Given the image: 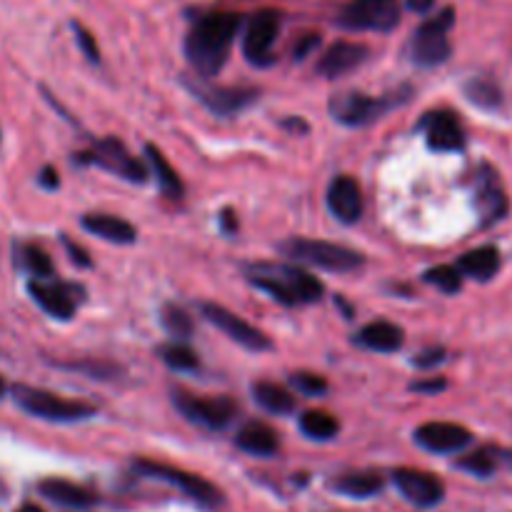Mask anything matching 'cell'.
<instances>
[{
    "instance_id": "1",
    "label": "cell",
    "mask_w": 512,
    "mask_h": 512,
    "mask_svg": "<svg viewBox=\"0 0 512 512\" xmlns=\"http://www.w3.org/2000/svg\"><path fill=\"white\" fill-rule=\"evenodd\" d=\"M243 18L238 13H205L185 35V58L200 78H213L228 63Z\"/></svg>"
},
{
    "instance_id": "2",
    "label": "cell",
    "mask_w": 512,
    "mask_h": 512,
    "mask_svg": "<svg viewBox=\"0 0 512 512\" xmlns=\"http://www.w3.org/2000/svg\"><path fill=\"white\" fill-rule=\"evenodd\" d=\"M250 283L268 293L283 305H305L318 303L325 288L308 270L293 268V265H255L250 268Z\"/></svg>"
},
{
    "instance_id": "3",
    "label": "cell",
    "mask_w": 512,
    "mask_h": 512,
    "mask_svg": "<svg viewBox=\"0 0 512 512\" xmlns=\"http://www.w3.org/2000/svg\"><path fill=\"white\" fill-rule=\"evenodd\" d=\"M10 395L23 413L40 420H50V423H78V420H88L95 415V405L83 403V400L60 398L48 390L30 388V385H13Z\"/></svg>"
},
{
    "instance_id": "4",
    "label": "cell",
    "mask_w": 512,
    "mask_h": 512,
    "mask_svg": "<svg viewBox=\"0 0 512 512\" xmlns=\"http://www.w3.org/2000/svg\"><path fill=\"white\" fill-rule=\"evenodd\" d=\"M288 258L298 260V263L318 265L323 270H335V273H353V270L363 268L365 258L363 253L345 245L328 243V240H308V238H293L285 240L280 245Z\"/></svg>"
},
{
    "instance_id": "5",
    "label": "cell",
    "mask_w": 512,
    "mask_h": 512,
    "mask_svg": "<svg viewBox=\"0 0 512 512\" xmlns=\"http://www.w3.org/2000/svg\"><path fill=\"white\" fill-rule=\"evenodd\" d=\"M455 23V10L445 8L435 18L425 20L410 38V58L423 68H435L450 58L448 33Z\"/></svg>"
},
{
    "instance_id": "6",
    "label": "cell",
    "mask_w": 512,
    "mask_h": 512,
    "mask_svg": "<svg viewBox=\"0 0 512 512\" xmlns=\"http://www.w3.org/2000/svg\"><path fill=\"white\" fill-rule=\"evenodd\" d=\"M75 163L98 165V168L108 170V173L118 175V178L130 180V183H143L148 178V168L135 155H130L128 148L118 138L95 140L93 148L75 155Z\"/></svg>"
},
{
    "instance_id": "7",
    "label": "cell",
    "mask_w": 512,
    "mask_h": 512,
    "mask_svg": "<svg viewBox=\"0 0 512 512\" xmlns=\"http://www.w3.org/2000/svg\"><path fill=\"white\" fill-rule=\"evenodd\" d=\"M338 25L348 30H378L388 33L400 23L398 0H350L340 8Z\"/></svg>"
},
{
    "instance_id": "8",
    "label": "cell",
    "mask_w": 512,
    "mask_h": 512,
    "mask_svg": "<svg viewBox=\"0 0 512 512\" xmlns=\"http://www.w3.org/2000/svg\"><path fill=\"white\" fill-rule=\"evenodd\" d=\"M173 405L185 420L205 430H223L235 418V403L230 398H200L188 390H173Z\"/></svg>"
},
{
    "instance_id": "9",
    "label": "cell",
    "mask_w": 512,
    "mask_h": 512,
    "mask_svg": "<svg viewBox=\"0 0 512 512\" xmlns=\"http://www.w3.org/2000/svg\"><path fill=\"white\" fill-rule=\"evenodd\" d=\"M28 295L40 310L55 320H70L83 300V288L53 278H33L28 283Z\"/></svg>"
},
{
    "instance_id": "10",
    "label": "cell",
    "mask_w": 512,
    "mask_h": 512,
    "mask_svg": "<svg viewBox=\"0 0 512 512\" xmlns=\"http://www.w3.org/2000/svg\"><path fill=\"white\" fill-rule=\"evenodd\" d=\"M280 35V13L278 10H258L248 20L243 30V53L258 68H265L275 60L273 45Z\"/></svg>"
},
{
    "instance_id": "11",
    "label": "cell",
    "mask_w": 512,
    "mask_h": 512,
    "mask_svg": "<svg viewBox=\"0 0 512 512\" xmlns=\"http://www.w3.org/2000/svg\"><path fill=\"white\" fill-rule=\"evenodd\" d=\"M398 103L395 98L385 95V98H370V95L358 93V90H345V93H335L330 98V115L338 123L348 125V128H358V125L373 123L375 118L385 113L388 108Z\"/></svg>"
},
{
    "instance_id": "12",
    "label": "cell",
    "mask_w": 512,
    "mask_h": 512,
    "mask_svg": "<svg viewBox=\"0 0 512 512\" xmlns=\"http://www.w3.org/2000/svg\"><path fill=\"white\" fill-rule=\"evenodd\" d=\"M200 313H203V318L208 320V323H213L215 328L223 330L230 340H235L240 348L260 353V350H268L270 345H273L263 330H258L255 325H250L248 320H243L240 315H235L233 310L223 308V305L200 303Z\"/></svg>"
},
{
    "instance_id": "13",
    "label": "cell",
    "mask_w": 512,
    "mask_h": 512,
    "mask_svg": "<svg viewBox=\"0 0 512 512\" xmlns=\"http://www.w3.org/2000/svg\"><path fill=\"white\" fill-rule=\"evenodd\" d=\"M135 468H138L143 475H148V478L163 480V483H170L173 488L183 490L188 498L198 500V503L203 505H215L220 500L218 488H215L213 483H208L205 478H200V475L185 473V470L173 468V465H165V463H155V460H138Z\"/></svg>"
},
{
    "instance_id": "14",
    "label": "cell",
    "mask_w": 512,
    "mask_h": 512,
    "mask_svg": "<svg viewBox=\"0 0 512 512\" xmlns=\"http://www.w3.org/2000/svg\"><path fill=\"white\" fill-rule=\"evenodd\" d=\"M418 128L425 135L428 148L435 153H458L465 148V130L458 115L450 110H430L420 120Z\"/></svg>"
},
{
    "instance_id": "15",
    "label": "cell",
    "mask_w": 512,
    "mask_h": 512,
    "mask_svg": "<svg viewBox=\"0 0 512 512\" xmlns=\"http://www.w3.org/2000/svg\"><path fill=\"white\" fill-rule=\"evenodd\" d=\"M393 480L400 493H403V498L418 505V508H433V505L443 503L445 485L433 473H425V470L415 468H400L393 473Z\"/></svg>"
},
{
    "instance_id": "16",
    "label": "cell",
    "mask_w": 512,
    "mask_h": 512,
    "mask_svg": "<svg viewBox=\"0 0 512 512\" xmlns=\"http://www.w3.org/2000/svg\"><path fill=\"white\" fill-rule=\"evenodd\" d=\"M475 208H478L480 223L493 225L508 213V198H505V190L500 185L498 173L488 165H480V170L475 173Z\"/></svg>"
},
{
    "instance_id": "17",
    "label": "cell",
    "mask_w": 512,
    "mask_h": 512,
    "mask_svg": "<svg viewBox=\"0 0 512 512\" xmlns=\"http://www.w3.org/2000/svg\"><path fill=\"white\" fill-rule=\"evenodd\" d=\"M195 98L205 105L208 110H213L215 115H235L240 110L248 108L255 98H258V90L253 88H220V85H208V83H190Z\"/></svg>"
},
{
    "instance_id": "18",
    "label": "cell",
    "mask_w": 512,
    "mask_h": 512,
    "mask_svg": "<svg viewBox=\"0 0 512 512\" xmlns=\"http://www.w3.org/2000/svg\"><path fill=\"white\" fill-rule=\"evenodd\" d=\"M415 443L430 453H458L473 443V433L458 423H425L415 430Z\"/></svg>"
},
{
    "instance_id": "19",
    "label": "cell",
    "mask_w": 512,
    "mask_h": 512,
    "mask_svg": "<svg viewBox=\"0 0 512 512\" xmlns=\"http://www.w3.org/2000/svg\"><path fill=\"white\" fill-rule=\"evenodd\" d=\"M328 208L340 223L353 225L363 218V190L350 175H338L328 185Z\"/></svg>"
},
{
    "instance_id": "20",
    "label": "cell",
    "mask_w": 512,
    "mask_h": 512,
    "mask_svg": "<svg viewBox=\"0 0 512 512\" xmlns=\"http://www.w3.org/2000/svg\"><path fill=\"white\" fill-rule=\"evenodd\" d=\"M368 58V48L360 43H350V40H340V43L330 45L318 60V73L323 78H340V75L350 73L358 65L365 63Z\"/></svg>"
},
{
    "instance_id": "21",
    "label": "cell",
    "mask_w": 512,
    "mask_h": 512,
    "mask_svg": "<svg viewBox=\"0 0 512 512\" xmlns=\"http://www.w3.org/2000/svg\"><path fill=\"white\" fill-rule=\"evenodd\" d=\"M355 343L360 348L373 350V353H395V350L403 348L405 335L398 325L388 323V320H375L355 335Z\"/></svg>"
},
{
    "instance_id": "22",
    "label": "cell",
    "mask_w": 512,
    "mask_h": 512,
    "mask_svg": "<svg viewBox=\"0 0 512 512\" xmlns=\"http://www.w3.org/2000/svg\"><path fill=\"white\" fill-rule=\"evenodd\" d=\"M38 490L43 498L53 500V503L63 505V508H90V505H95V500H98L93 490L60 478L43 480V483L38 485Z\"/></svg>"
},
{
    "instance_id": "23",
    "label": "cell",
    "mask_w": 512,
    "mask_h": 512,
    "mask_svg": "<svg viewBox=\"0 0 512 512\" xmlns=\"http://www.w3.org/2000/svg\"><path fill=\"white\" fill-rule=\"evenodd\" d=\"M83 228L88 230V233L98 235V238L108 240V243H118V245H130L135 243V238H138L133 225H130L128 220L118 218V215L88 213L83 218Z\"/></svg>"
},
{
    "instance_id": "24",
    "label": "cell",
    "mask_w": 512,
    "mask_h": 512,
    "mask_svg": "<svg viewBox=\"0 0 512 512\" xmlns=\"http://www.w3.org/2000/svg\"><path fill=\"white\" fill-rule=\"evenodd\" d=\"M235 443H238L240 450H245L250 455H258V458H270L280 448L278 433L265 423H248L238 433Z\"/></svg>"
},
{
    "instance_id": "25",
    "label": "cell",
    "mask_w": 512,
    "mask_h": 512,
    "mask_svg": "<svg viewBox=\"0 0 512 512\" xmlns=\"http://www.w3.org/2000/svg\"><path fill=\"white\" fill-rule=\"evenodd\" d=\"M458 270L463 273V278H473L478 283H488L495 278V273L500 270V253L490 245L478 250H470L463 258L458 260Z\"/></svg>"
},
{
    "instance_id": "26",
    "label": "cell",
    "mask_w": 512,
    "mask_h": 512,
    "mask_svg": "<svg viewBox=\"0 0 512 512\" xmlns=\"http://www.w3.org/2000/svg\"><path fill=\"white\" fill-rule=\"evenodd\" d=\"M145 155H148L150 165H153V173H155V180H158L160 190L173 200L183 198L185 193L183 180H180V175L175 173L173 165L168 163V158L160 153V148H155V145H145Z\"/></svg>"
},
{
    "instance_id": "27",
    "label": "cell",
    "mask_w": 512,
    "mask_h": 512,
    "mask_svg": "<svg viewBox=\"0 0 512 512\" xmlns=\"http://www.w3.org/2000/svg\"><path fill=\"white\" fill-rule=\"evenodd\" d=\"M15 263H18V268L23 270V273H28L30 278H53L55 275L50 255L33 243L15 245Z\"/></svg>"
},
{
    "instance_id": "28",
    "label": "cell",
    "mask_w": 512,
    "mask_h": 512,
    "mask_svg": "<svg viewBox=\"0 0 512 512\" xmlns=\"http://www.w3.org/2000/svg\"><path fill=\"white\" fill-rule=\"evenodd\" d=\"M255 403L273 415H288L295 410V398L285 388L275 383H255L253 385Z\"/></svg>"
},
{
    "instance_id": "29",
    "label": "cell",
    "mask_w": 512,
    "mask_h": 512,
    "mask_svg": "<svg viewBox=\"0 0 512 512\" xmlns=\"http://www.w3.org/2000/svg\"><path fill=\"white\" fill-rule=\"evenodd\" d=\"M335 490L348 498H373L383 490V478L375 473H348L335 480Z\"/></svg>"
},
{
    "instance_id": "30",
    "label": "cell",
    "mask_w": 512,
    "mask_h": 512,
    "mask_svg": "<svg viewBox=\"0 0 512 512\" xmlns=\"http://www.w3.org/2000/svg\"><path fill=\"white\" fill-rule=\"evenodd\" d=\"M300 430H303L305 438L318 440V443H325V440H333L338 435L340 423L325 410H308L300 418Z\"/></svg>"
},
{
    "instance_id": "31",
    "label": "cell",
    "mask_w": 512,
    "mask_h": 512,
    "mask_svg": "<svg viewBox=\"0 0 512 512\" xmlns=\"http://www.w3.org/2000/svg\"><path fill=\"white\" fill-rule=\"evenodd\" d=\"M160 360H163L168 368L178 370V373H185V370H195L200 365L198 355L183 343H168V345H160L158 348Z\"/></svg>"
},
{
    "instance_id": "32",
    "label": "cell",
    "mask_w": 512,
    "mask_h": 512,
    "mask_svg": "<svg viewBox=\"0 0 512 512\" xmlns=\"http://www.w3.org/2000/svg\"><path fill=\"white\" fill-rule=\"evenodd\" d=\"M423 280L435 285L438 290H443L445 295H455L463 288V273L458 270V265H438V268L425 270Z\"/></svg>"
},
{
    "instance_id": "33",
    "label": "cell",
    "mask_w": 512,
    "mask_h": 512,
    "mask_svg": "<svg viewBox=\"0 0 512 512\" xmlns=\"http://www.w3.org/2000/svg\"><path fill=\"white\" fill-rule=\"evenodd\" d=\"M160 320H163V328L170 335H175V338L185 340L193 335V318L183 308H178V305H165Z\"/></svg>"
},
{
    "instance_id": "34",
    "label": "cell",
    "mask_w": 512,
    "mask_h": 512,
    "mask_svg": "<svg viewBox=\"0 0 512 512\" xmlns=\"http://www.w3.org/2000/svg\"><path fill=\"white\" fill-rule=\"evenodd\" d=\"M458 468L468 470L470 475H478V478H488V475H493L495 468H498V460H495L493 450L483 448V450H475V453L465 455V458H460Z\"/></svg>"
},
{
    "instance_id": "35",
    "label": "cell",
    "mask_w": 512,
    "mask_h": 512,
    "mask_svg": "<svg viewBox=\"0 0 512 512\" xmlns=\"http://www.w3.org/2000/svg\"><path fill=\"white\" fill-rule=\"evenodd\" d=\"M465 93H468V98L473 100L475 105H480V108H495V105L500 103V88L493 80H470V83L465 85Z\"/></svg>"
},
{
    "instance_id": "36",
    "label": "cell",
    "mask_w": 512,
    "mask_h": 512,
    "mask_svg": "<svg viewBox=\"0 0 512 512\" xmlns=\"http://www.w3.org/2000/svg\"><path fill=\"white\" fill-rule=\"evenodd\" d=\"M290 385H293L298 393L308 395V398H323L328 393V380L318 373H293L290 375Z\"/></svg>"
},
{
    "instance_id": "37",
    "label": "cell",
    "mask_w": 512,
    "mask_h": 512,
    "mask_svg": "<svg viewBox=\"0 0 512 512\" xmlns=\"http://www.w3.org/2000/svg\"><path fill=\"white\" fill-rule=\"evenodd\" d=\"M73 30H75V38H78L80 50H83V53H85V58H88L90 63H98V60H100V50H98V43H95L93 35H90L88 30H85L83 25H78V23H73Z\"/></svg>"
},
{
    "instance_id": "38",
    "label": "cell",
    "mask_w": 512,
    "mask_h": 512,
    "mask_svg": "<svg viewBox=\"0 0 512 512\" xmlns=\"http://www.w3.org/2000/svg\"><path fill=\"white\" fill-rule=\"evenodd\" d=\"M443 360H445V348H428V350H423L420 355H415L413 365L415 368L430 370V368H438Z\"/></svg>"
},
{
    "instance_id": "39",
    "label": "cell",
    "mask_w": 512,
    "mask_h": 512,
    "mask_svg": "<svg viewBox=\"0 0 512 512\" xmlns=\"http://www.w3.org/2000/svg\"><path fill=\"white\" fill-rule=\"evenodd\" d=\"M448 388V380L445 378H428V380H418V383L410 385V390H415V393H423V395H438L443 393V390Z\"/></svg>"
},
{
    "instance_id": "40",
    "label": "cell",
    "mask_w": 512,
    "mask_h": 512,
    "mask_svg": "<svg viewBox=\"0 0 512 512\" xmlns=\"http://www.w3.org/2000/svg\"><path fill=\"white\" fill-rule=\"evenodd\" d=\"M63 245H65V250H68V253H70V258H73L75 265H80V268H88L90 258H88V253H85V250L80 248V245H75L73 240H68V238H63Z\"/></svg>"
},
{
    "instance_id": "41",
    "label": "cell",
    "mask_w": 512,
    "mask_h": 512,
    "mask_svg": "<svg viewBox=\"0 0 512 512\" xmlns=\"http://www.w3.org/2000/svg\"><path fill=\"white\" fill-rule=\"evenodd\" d=\"M38 183H40V188H45V190H58L60 188L58 173H55V170L50 168V165H45V168L40 170V173H38Z\"/></svg>"
},
{
    "instance_id": "42",
    "label": "cell",
    "mask_w": 512,
    "mask_h": 512,
    "mask_svg": "<svg viewBox=\"0 0 512 512\" xmlns=\"http://www.w3.org/2000/svg\"><path fill=\"white\" fill-rule=\"evenodd\" d=\"M318 43H320V38H318V35H313V33H310L308 38L303 40V43H300V45H295V58H305V55H308L310 50H313L315 45H318Z\"/></svg>"
},
{
    "instance_id": "43",
    "label": "cell",
    "mask_w": 512,
    "mask_h": 512,
    "mask_svg": "<svg viewBox=\"0 0 512 512\" xmlns=\"http://www.w3.org/2000/svg\"><path fill=\"white\" fill-rule=\"evenodd\" d=\"M223 228L225 230H235V215L230 213V210H225V213H223Z\"/></svg>"
},
{
    "instance_id": "44",
    "label": "cell",
    "mask_w": 512,
    "mask_h": 512,
    "mask_svg": "<svg viewBox=\"0 0 512 512\" xmlns=\"http://www.w3.org/2000/svg\"><path fill=\"white\" fill-rule=\"evenodd\" d=\"M410 8L413 10H428L430 5H433V0H410Z\"/></svg>"
},
{
    "instance_id": "45",
    "label": "cell",
    "mask_w": 512,
    "mask_h": 512,
    "mask_svg": "<svg viewBox=\"0 0 512 512\" xmlns=\"http://www.w3.org/2000/svg\"><path fill=\"white\" fill-rule=\"evenodd\" d=\"M18 512H43V510H40L38 505H23Z\"/></svg>"
},
{
    "instance_id": "46",
    "label": "cell",
    "mask_w": 512,
    "mask_h": 512,
    "mask_svg": "<svg viewBox=\"0 0 512 512\" xmlns=\"http://www.w3.org/2000/svg\"><path fill=\"white\" fill-rule=\"evenodd\" d=\"M5 393H8V385H5V380L0 378V400L5 398Z\"/></svg>"
}]
</instances>
